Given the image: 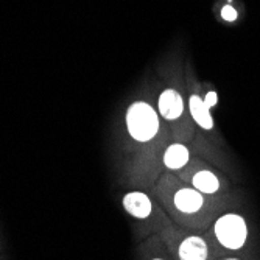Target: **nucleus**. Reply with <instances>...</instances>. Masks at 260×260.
I'll return each instance as SVG.
<instances>
[{"label": "nucleus", "mask_w": 260, "mask_h": 260, "mask_svg": "<svg viewBox=\"0 0 260 260\" xmlns=\"http://www.w3.org/2000/svg\"><path fill=\"white\" fill-rule=\"evenodd\" d=\"M125 128L133 142L147 145L159 137L162 119L153 105L144 100H137L133 102L125 112Z\"/></svg>", "instance_id": "f257e3e1"}, {"label": "nucleus", "mask_w": 260, "mask_h": 260, "mask_svg": "<svg viewBox=\"0 0 260 260\" xmlns=\"http://www.w3.org/2000/svg\"><path fill=\"white\" fill-rule=\"evenodd\" d=\"M212 234L223 249L239 252L245 249L249 242V224L237 212H224L215 220Z\"/></svg>", "instance_id": "f03ea898"}, {"label": "nucleus", "mask_w": 260, "mask_h": 260, "mask_svg": "<svg viewBox=\"0 0 260 260\" xmlns=\"http://www.w3.org/2000/svg\"><path fill=\"white\" fill-rule=\"evenodd\" d=\"M157 112L160 119L169 123H181L188 134H192V119L188 109H185V102L182 93L176 89H165L157 99Z\"/></svg>", "instance_id": "7ed1b4c3"}, {"label": "nucleus", "mask_w": 260, "mask_h": 260, "mask_svg": "<svg viewBox=\"0 0 260 260\" xmlns=\"http://www.w3.org/2000/svg\"><path fill=\"white\" fill-rule=\"evenodd\" d=\"M207 197L198 192L192 185L179 187L172 195L173 207L184 217H197L206 209Z\"/></svg>", "instance_id": "20e7f679"}, {"label": "nucleus", "mask_w": 260, "mask_h": 260, "mask_svg": "<svg viewBox=\"0 0 260 260\" xmlns=\"http://www.w3.org/2000/svg\"><path fill=\"white\" fill-rule=\"evenodd\" d=\"M187 109L195 126L203 129V133H206L207 136L217 134L215 120L212 117L210 109L204 105V100L200 93H190V97L187 100Z\"/></svg>", "instance_id": "39448f33"}, {"label": "nucleus", "mask_w": 260, "mask_h": 260, "mask_svg": "<svg viewBox=\"0 0 260 260\" xmlns=\"http://www.w3.org/2000/svg\"><path fill=\"white\" fill-rule=\"evenodd\" d=\"M221 176L210 167H200L190 176V185L206 197H215L223 188Z\"/></svg>", "instance_id": "423d86ee"}, {"label": "nucleus", "mask_w": 260, "mask_h": 260, "mask_svg": "<svg viewBox=\"0 0 260 260\" xmlns=\"http://www.w3.org/2000/svg\"><path fill=\"white\" fill-rule=\"evenodd\" d=\"M176 254L179 260H209L210 257V248L206 239L201 235H185L179 242L176 248Z\"/></svg>", "instance_id": "0eeeda50"}, {"label": "nucleus", "mask_w": 260, "mask_h": 260, "mask_svg": "<svg viewBox=\"0 0 260 260\" xmlns=\"http://www.w3.org/2000/svg\"><path fill=\"white\" fill-rule=\"evenodd\" d=\"M192 160V151L182 142H173L162 154V164L170 172H181L187 169Z\"/></svg>", "instance_id": "6e6552de"}, {"label": "nucleus", "mask_w": 260, "mask_h": 260, "mask_svg": "<svg viewBox=\"0 0 260 260\" xmlns=\"http://www.w3.org/2000/svg\"><path fill=\"white\" fill-rule=\"evenodd\" d=\"M122 204H123V209L136 220H147V218H150L151 212H153L151 198L147 193L139 192V190L128 192L123 197Z\"/></svg>", "instance_id": "1a4fd4ad"}, {"label": "nucleus", "mask_w": 260, "mask_h": 260, "mask_svg": "<svg viewBox=\"0 0 260 260\" xmlns=\"http://www.w3.org/2000/svg\"><path fill=\"white\" fill-rule=\"evenodd\" d=\"M203 100H204V105L209 108V109H212V108H215L217 106V103H218V95H217V92L215 90H209L206 95L203 97Z\"/></svg>", "instance_id": "9d476101"}, {"label": "nucleus", "mask_w": 260, "mask_h": 260, "mask_svg": "<svg viewBox=\"0 0 260 260\" xmlns=\"http://www.w3.org/2000/svg\"><path fill=\"white\" fill-rule=\"evenodd\" d=\"M221 16H223V19L232 22V20L237 19L239 14H237V11H235V8H232L231 5H226V7H223V10H221Z\"/></svg>", "instance_id": "9b49d317"}, {"label": "nucleus", "mask_w": 260, "mask_h": 260, "mask_svg": "<svg viewBox=\"0 0 260 260\" xmlns=\"http://www.w3.org/2000/svg\"><path fill=\"white\" fill-rule=\"evenodd\" d=\"M221 260H242V258H239V257H224Z\"/></svg>", "instance_id": "f8f14e48"}, {"label": "nucleus", "mask_w": 260, "mask_h": 260, "mask_svg": "<svg viewBox=\"0 0 260 260\" xmlns=\"http://www.w3.org/2000/svg\"><path fill=\"white\" fill-rule=\"evenodd\" d=\"M151 260H165V258H162V257H154V258H151Z\"/></svg>", "instance_id": "ddd939ff"}]
</instances>
